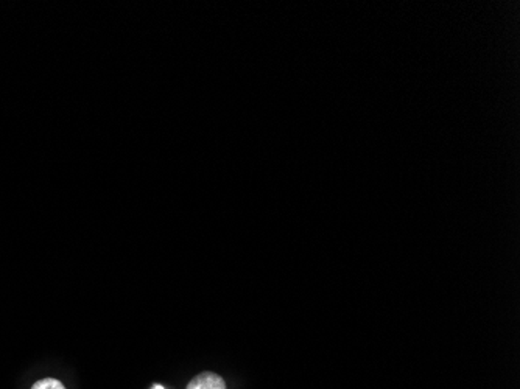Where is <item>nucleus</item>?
I'll list each match as a JSON object with an SVG mask.
<instances>
[{
  "mask_svg": "<svg viewBox=\"0 0 520 389\" xmlns=\"http://www.w3.org/2000/svg\"><path fill=\"white\" fill-rule=\"evenodd\" d=\"M187 389H226V383L217 374L205 372L195 377L187 385Z\"/></svg>",
  "mask_w": 520,
  "mask_h": 389,
  "instance_id": "nucleus-1",
  "label": "nucleus"
},
{
  "mask_svg": "<svg viewBox=\"0 0 520 389\" xmlns=\"http://www.w3.org/2000/svg\"><path fill=\"white\" fill-rule=\"evenodd\" d=\"M32 389H65V388L63 383L56 379H44V380L36 381L32 386Z\"/></svg>",
  "mask_w": 520,
  "mask_h": 389,
  "instance_id": "nucleus-2",
  "label": "nucleus"
},
{
  "mask_svg": "<svg viewBox=\"0 0 520 389\" xmlns=\"http://www.w3.org/2000/svg\"><path fill=\"white\" fill-rule=\"evenodd\" d=\"M153 389H164V388H163V386H154Z\"/></svg>",
  "mask_w": 520,
  "mask_h": 389,
  "instance_id": "nucleus-3",
  "label": "nucleus"
}]
</instances>
